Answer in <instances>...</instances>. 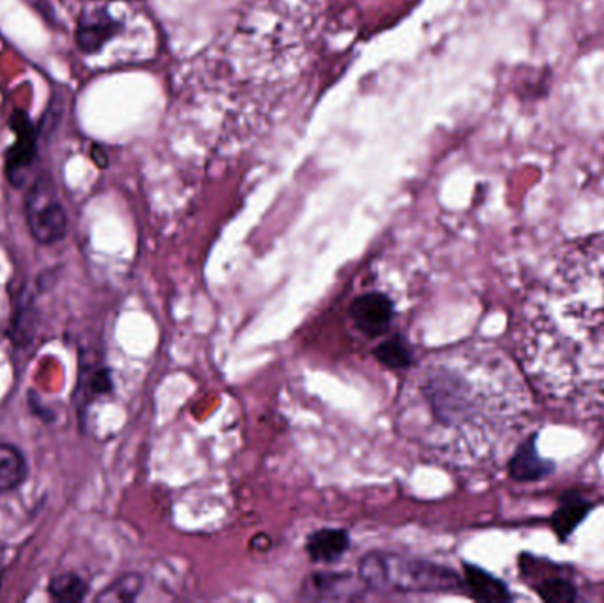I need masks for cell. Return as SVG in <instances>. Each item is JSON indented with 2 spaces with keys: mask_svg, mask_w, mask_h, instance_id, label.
<instances>
[{
  "mask_svg": "<svg viewBox=\"0 0 604 603\" xmlns=\"http://www.w3.org/2000/svg\"><path fill=\"white\" fill-rule=\"evenodd\" d=\"M518 349L543 397L604 421V232L563 253L528 293Z\"/></svg>",
  "mask_w": 604,
  "mask_h": 603,
  "instance_id": "1",
  "label": "cell"
},
{
  "mask_svg": "<svg viewBox=\"0 0 604 603\" xmlns=\"http://www.w3.org/2000/svg\"><path fill=\"white\" fill-rule=\"evenodd\" d=\"M357 576L368 590L381 593H444L461 584L458 573L444 565L384 550L366 554Z\"/></svg>",
  "mask_w": 604,
  "mask_h": 603,
  "instance_id": "2",
  "label": "cell"
},
{
  "mask_svg": "<svg viewBox=\"0 0 604 603\" xmlns=\"http://www.w3.org/2000/svg\"><path fill=\"white\" fill-rule=\"evenodd\" d=\"M25 219L34 241L55 244L68 236V213L57 195L54 178L48 172L37 174L25 193Z\"/></svg>",
  "mask_w": 604,
  "mask_h": 603,
  "instance_id": "3",
  "label": "cell"
},
{
  "mask_svg": "<svg viewBox=\"0 0 604 603\" xmlns=\"http://www.w3.org/2000/svg\"><path fill=\"white\" fill-rule=\"evenodd\" d=\"M10 123L14 144L5 152V178L11 186L20 190L27 184L29 174L37 160V129L25 110H14Z\"/></svg>",
  "mask_w": 604,
  "mask_h": 603,
  "instance_id": "4",
  "label": "cell"
},
{
  "mask_svg": "<svg viewBox=\"0 0 604 603\" xmlns=\"http://www.w3.org/2000/svg\"><path fill=\"white\" fill-rule=\"evenodd\" d=\"M368 590L360 576L349 571H315L303 584V594L309 600H360Z\"/></svg>",
  "mask_w": 604,
  "mask_h": 603,
  "instance_id": "5",
  "label": "cell"
},
{
  "mask_svg": "<svg viewBox=\"0 0 604 603\" xmlns=\"http://www.w3.org/2000/svg\"><path fill=\"white\" fill-rule=\"evenodd\" d=\"M395 303L387 294L366 293L355 297L350 305V317L355 328L368 337H378L391 328L395 319Z\"/></svg>",
  "mask_w": 604,
  "mask_h": 603,
  "instance_id": "6",
  "label": "cell"
},
{
  "mask_svg": "<svg viewBox=\"0 0 604 603\" xmlns=\"http://www.w3.org/2000/svg\"><path fill=\"white\" fill-rule=\"evenodd\" d=\"M123 25L106 10H95L83 14L77 29V42L86 54L100 52L112 37L121 33Z\"/></svg>",
  "mask_w": 604,
  "mask_h": 603,
  "instance_id": "7",
  "label": "cell"
},
{
  "mask_svg": "<svg viewBox=\"0 0 604 603\" xmlns=\"http://www.w3.org/2000/svg\"><path fill=\"white\" fill-rule=\"evenodd\" d=\"M350 544L352 539L349 531L340 527H323L308 536L305 550L311 561L318 565H332L349 553Z\"/></svg>",
  "mask_w": 604,
  "mask_h": 603,
  "instance_id": "8",
  "label": "cell"
},
{
  "mask_svg": "<svg viewBox=\"0 0 604 603\" xmlns=\"http://www.w3.org/2000/svg\"><path fill=\"white\" fill-rule=\"evenodd\" d=\"M29 464L13 444L0 441V492H11L27 480Z\"/></svg>",
  "mask_w": 604,
  "mask_h": 603,
  "instance_id": "9",
  "label": "cell"
},
{
  "mask_svg": "<svg viewBox=\"0 0 604 603\" xmlns=\"http://www.w3.org/2000/svg\"><path fill=\"white\" fill-rule=\"evenodd\" d=\"M373 356L378 363L391 368V371H403L413 363L412 349L400 334L378 343L377 348L373 349Z\"/></svg>",
  "mask_w": 604,
  "mask_h": 603,
  "instance_id": "10",
  "label": "cell"
},
{
  "mask_svg": "<svg viewBox=\"0 0 604 603\" xmlns=\"http://www.w3.org/2000/svg\"><path fill=\"white\" fill-rule=\"evenodd\" d=\"M141 588H144V577L140 573H135V571L124 573V576L117 577L112 584L106 585L105 590L95 596V602H135L138 594L141 593Z\"/></svg>",
  "mask_w": 604,
  "mask_h": 603,
  "instance_id": "11",
  "label": "cell"
},
{
  "mask_svg": "<svg viewBox=\"0 0 604 603\" xmlns=\"http://www.w3.org/2000/svg\"><path fill=\"white\" fill-rule=\"evenodd\" d=\"M89 593V585L83 581L82 577L77 573H60L54 577L48 584V594L55 602L60 603H77L86 600Z\"/></svg>",
  "mask_w": 604,
  "mask_h": 603,
  "instance_id": "12",
  "label": "cell"
},
{
  "mask_svg": "<svg viewBox=\"0 0 604 603\" xmlns=\"http://www.w3.org/2000/svg\"><path fill=\"white\" fill-rule=\"evenodd\" d=\"M465 581H467L468 588L472 591L474 596L479 600H505L508 593H505L504 585L500 584L497 579L482 571L481 568L470 567L465 565Z\"/></svg>",
  "mask_w": 604,
  "mask_h": 603,
  "instance_id": "13",
  "label": "cell"
},
{
  "mask_svg": "<svg viewBox=\"0 0 604 603\" xmlns=\"http://www.w3.org/2000/svg\"><path fill=\"white\" fill-rule=\"evenodd\" d=\"M114 389V380H112V375L110 371L103 368V371L95 372L94 377H92V391L94 394H110Z\"/></svg>",
  "mask_w": 604,
  "mask_h": 603,
  "instance_id": "14",
  "label": "cell"
}]
</instances>
